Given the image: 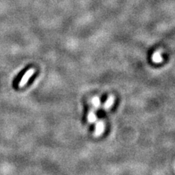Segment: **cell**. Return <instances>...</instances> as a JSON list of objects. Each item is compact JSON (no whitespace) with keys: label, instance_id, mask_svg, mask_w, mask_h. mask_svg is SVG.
<instances>
[{"label":"cell","instance_id":"6","mask_svg":"<svg viewBox=\"0 0 175 175\" xmlns=\"http://www.w3.org/2000/svg\"><path fill=\"white\" fill-rule=\"evenodd\" d=\"M92 104H93V107L95 108H98L100 105L99 99L98 97H94V98H93V99H92Z\"/></svg>","mask_w":175,"mask_h":175},{"label":"cell","instance_id":"1","mask_svg":"<svg viewBox=\"0 0 175 175\" xmlns=\"http://www.w3.org/2000/svg\"><path fill=\"white\" fill-rule=\"evenodd\" d=\"M34 69H29V70L27 71V72H26L25 74H24V75L23 76L22 78H21V81L19 82V86L20 87H23L24 86V85H26V83H27L28 80H29V78L32 76L33 74H34Z\"/></svg>","mask_w":175,"mask_h":175},{"label":"cell","instance_id":"5","mask_svg":"<svg viewBox=\"0 0 175 175\" xmlns=\"http://www.w3.org/2000/svg\"><path fill=\"white\" fill-rule=\"evenodd\" d=\"M88 120L90 123H93V122H95L96 120V116L95 113L93 112H90L88 114Z\"/></svg>","mask_w":175,"mask_h":175},{"label":"cell","instance_id":"2","mask_svg":"<svg viewBox=\"0 0 175 175\" xmlns=\"http://www.w3.org/2000/svg\"><path fill=\"white\" fill-rule=\"evenodd\" d=\"M104 128H105V125L102 121H99L97 123L96 126V131H95V136H100L104 131Z\"/></svg>","mask_w":175,"mask_h":175},{"label":"cell","instance_id":"4","mask_svg":"<svg viewBox=\"0 0 175 175\" xmlns=\"http://www.w3.org/2000/svg\"><path fill=\"white\" fill-rule=\"evenodd\" d=\"M153 61L156 63H160L162 62V57L159 52H156L153 56Z\"/></svg>","mask_w":175,"mask_h":175},{"label":"cell","instance_id":"3","mask_svg":"<svg viewBox=\"0 0 175 175\" xmlns=\"http://www.w3.org/2000/svg\"><path fill=\"white\" fill-rule=\"evenodd\" d=\"M114 103V97L113 96H110L108 98V99L107 100V102H105V105H104V107L105 109H109L110 107H111L112 105H113Z\"/></svg>","mask_w":175,"mask_h":175}]
</instances>
